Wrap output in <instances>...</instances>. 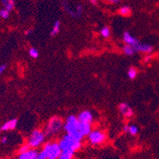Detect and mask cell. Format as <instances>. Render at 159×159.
<instances>
[{
    "instance_id": "44dd1931",
    "label": "cell",
    "mask_w": 159,
    "mask_h": 159,
    "mask_svg": "<svg viewBox=\"0 0 159 159\" xmlns=\"http://www.w3.org/2000/svg\"><path fill=\"white\" fill-rule=\"evenodd\" d=\"M29 55L33 59H38L39 56V52L36 48H30L29 49Z\"/></svg>"
},
{
    "instance_id": "4dcf8cb0",
    "label": "cell",
    "mask_w": 159,
    "mask_h": 159,
    "mask_svg": "<svg viewBox=\"0 0 159 159\" xmlns=\"http://www.w3.org/2000/svg\"><path fill=\"white\" fill-rule=\"evenodd\" d=\"M32 32H33V30H32V29H27V30L25 32V34L26 35V36H29L30 34L32 33Z\"/></svg>"
},
{
    "instance_id": "ffe728a7",
    "label": "cell",
    "mask_w": 159,
    "mask_h": 159,
    "mask_svg": "<svg viewBox=\"0 0 159 159\" xmlns=\"http://www.w3.org/2000/svg\"><path fill=\"white\" fill-rule=\"evenodd\" d=\"M100 34L101 36L104 38H107L110 37L111 35V30H110V28L108 26H103V28H101L100 29Z\"/></svg>"
},
{
    "instance_id": "cb8c5ba5",
    "label": "cell",
    "mask_w": 159,
    "mask_h": 159,
    "mask_svg": "<svg viewBox=\"0 0 159 159\" xmlns=\"http://www.w3.org/2000/svg\"><path fill=\"white\" fill-rule=\"evenodd\" d=\"M10 15V11L8 10L3 8L0 10V17L3 19H7L9 18Z\"/></svg>"
},
{
    "instance_id": "9a60e30c",
    "label": "cell",
    "mask_w": 159,
    "mask_h": 159,
    "mask_svg": "<svg viewBox=\"0 0 159 159\" xmlns=\"http://www.w3.org/2000/svg\"><path fill=\"white\" fill-rule=\"evenodd\" d=\"M123 52L125 55H127V56H131V55H134V54L136 52L135 49L131 45H128V44H125L123 47Z\"/></svg>"
},
{
    "instance_id": "8992f818",
    "label": "cell",
    "mask_w": 159,
    "mask_h": 159,
    "mask_svg": "<svg viewBox=\"0 0 159 159\" xmlns=\"http://www.w3.org/2000/svg\"><path fill=\"white\" fill-rule=\"evenodd\" d=\"M87 139L92 145L97 146L103 143L107 139L106 133L101 130H92L87 135Z\"/></svg>"
},
{
    "instance_id": "d6986e66",
    "label": "cell",
    "mask_w": 159,
    "mask_h": 159,
    "mask_svg": "<svg viewBox=\"0 0 159 159\" xmlns=\"http://www.w3.org/2000/svg\"><path fill=\"white\" fill-rule=\"evenodd\" d=\"M74 153L75 152L73 151H62L58 159H72L74 156Z\"/></svg>"
},
{
    "instance_id": "9c48e42d",
    "label": "cell",
    "mask_w": 159,
    "mask_h": 159,
    "mask_svg": "<svg viewBox=\"0 0 159 159\" xmlns=\"http://www.w3.org/2000/svg\"><path fill=\"white\" fill-rule=\"evenodd\" d=\"M123 40L124 41L125 44L131 45L133 48H134L140 42L136 37H134L133 35H131L129 32H125L124 33H123Z\"/></svg>"
},
{
    "instance_id": "d4e9b609",
    "label": "cell",
    "mask_w": 159,
    "mask_h": 159,
    "mask_svg": "<svg viewBox=\"0 0 159 159\" xmlns=\"http://www.w3.org/2000/svg\"><path fill=\"white\" fill-rule=\"evenodd\" d=\"M30 148H31V147L29 146L28 143L23 144L22 147L19 148V154H22L23 153V152H25V151H27V150H30Z\"/></svg>"
},
{
    "instance_id": "7a4b0ae2",
    "label": "cell",
    "mask_w": 159,
    "mask_h": 159,
    "mask_svg": "<svg viewBox=\"0 0 159 159\" xmlns=\"http://www.w3.org/2000/svg\"><path fill=\"white\" fill-rule=\"evenodd\" d=\"M60 147L62 151H73L76 152L80 150L82 146V143L76 138L65 134L59 141Z\"/></svg>"
},
{
    "instance_id": "30bf717a",
    "label": "cell",
    "mask_w": 159,
    "mask_h": 159,
    "mask_svg": "<svg viewBox=\"0 0 159 159\" xmlns=\"http://www.w3.org/2000/svg\"><path fill=\"white\" fill-rule=\"evenodd\" d=\"M38 154V150L33 149V148H30V150L25 151V152L19 154V158L18 159H37Z\"/></svg>"
},
{
    "instance_id": "6da1fadb",
    "label": "cell",
    "mask_w": 159,
    "mask_h": 159,
    "mask_svg": "<svg viewBox=\"0 0 159 159\" xmlns=\"http://www.w3.org/2000/svg\"><path fill=\"white\" fill-rule=\"evenodd\" d=\"M81 124V121L78 119L77 116H74V115H70L66 118L65 121L64 131L65 132L66 134L82 141L84 137L81 135V132H80Z\"/></svg>"
},
{
    "instance_id": "ba28073f",
    "label": "cell",
    "mask_w": 159,
    "mask_h": 159,
    "mask_svg": "<svg viewBox=\"0 0 159 159\" xmlns=\"http://www.w3.org/2000/svg\"><path fill=\"white\" fill-rule=\"evenodd\" d=\"M77 118L81 122L84 123V124H92L94 120L93 115L89 110L82 111L81 113H79Z\"/></svg>"
},
{
    "instance_id": "ac0fdd59",
    "label": "cell",
    "mask_w": 159,
    "mask_h": 159,
    "mask_svg": "<svg viewBox=\"0 0 159 159\" xmlns=\"http://www.w3.org/2000/svg\"><path fill=\"white\" fill-rule=\"evenodd\" d=\"M119 13L121 14L122 16L127 17V16H129L130 14H131V9L130 8V6H122L121 8L119 10Z\"/></svg>"
},
{
    "instance_id": "1f68e13d",
    "label": "cell",
    "mask_w": 159,
    "mask_h": 159,
    "mask_svg": "<svg viewBox=\"0 0 159 159\" xmlns=\"http://www.w3.org/2000/svg\"><path fill=\"white\" fill-rule=\"evenodd\" d=\"M88 1H89L92 4L96 5L97 3H98V1H99V0H88Z\"/></svg>"
},
{
    "instance_id": "3957f363",
    "label": "cell",
    "mask_w": 159,
    "mask_h": 159,
    "mask_svg": "<svg viewBox=\"0 0 159 159\" xmlns=\"http://www.w3.org/2000/svg\"><path fill=\"white\" fill-rule=\"evenodd\" d=\"M64 124H65V122L61 117L58 116H54L49 119L44 132L45 133L46 136L56 135L62 129H64Z\"/></svg>"
},
{
    "instance_id": "5b68a950",
    "label": "cell",
    "mask_w": 159,
    "mask_h": 159,
    "mask_svg": "<svg viewBox=\"0 0 159 159\" xmlns=\"http://www.w3.org/2000/svg\"><path fill=\"white\" fill-rule=\"evenodd\" d=\"M43 150L45 151L48 159H58L62 153V150L57 142H48L44 145Z\"/></svg>"
},
{
    "instance_id": "f1b7e54d",
    "label": "cell",
    "mask_w": 159,
    "mask_h": 159,
    "mask_svg": "<svg viewBox=\"0 0 159 159\" xmlns=\"http://www.w3.org/2000/svg\"><path fill=\"white\" fill-rule=\"evenodd\" d=\"M6 69V65H1L0 66V74L3 73V71Z\"/></svg>"
},
{
    "instance_id": "7402d4cb",
    "label": "cell",
    "mask_w": 159,
    "mask_h": 159,
    "mask_svg": "<svg viewBox=\"0 0 159 159\" xmlns=\"http://www.w3.org/2000/svg\"><path fill=\"white\" fill-rule=\"evenodd\" d=\"M127 133L131 135H136L138 133V128L136 125H129Z\"/></svg>"
},
{
    "instance_id": "5bb4252c",
    "label": "cell",
    "mask_w": 159,
    "mask_h": 159,
    "mask_svg": "<svg viewBox=\"0 0 159 159\" xmlns=\"http://www.w3.org/2000/svg\"><path fill=\"white\" fill-rule=\"evenodd\" d=\"M60 29H61V22H60L59 20H57V21L54 22L53 28H52V29L50 31V36L51 37H55L56 34H58V33L60 32Z\"/></svg>"
},
{
    "instance_id": "83f0119b",
    "label": "cell",
    "mask_w": 159,
    "mask_h": 159,
    "mask_svg": "<svg viewBox=\"0 0 159 159\" xmlns=\"http://www.w3.org/2000/svg\"><path fill=\"white\" fill-rule=\"evenodd\" d=\"M151 59V55H147L144 57V62H149Z\"/></svg>"
},
{
    "instance_id": "4fadbf2b",
    "label": "cell",
    "mask_w": 159,
    "mask_h": 159,
    "mask_svg": "<svg viewBox=\"0 0 159 159\" xmlns=\"http://www.w3.org/2000/svg\"><path fill=\"white\" fill-rule=\"evenodd\" d=\"M61 5H62L63 10L65 11L69 16H71L72 18H76V14L75 10H72L69 5L68 4V2L66 0H63L61 2Z\"/></svg>"
},
{
    "instance_id": "484cf974",
    "label": "cell",
    "mask_w": 159,
    "mask_h": 159,
    "mask_svg": "<svg viewBox=\"0 0 159 159\" xmlns=\"http://www.w3.org/2000/svg\"><path fill=\"white\" fill-rule=\"evenodd\" d=\"M37 159H48V156H47L46 153H45V151L43 149L41 150L40 152H38Z\"/></svg>"
},
{
    "instance_id": "2e32d148",
    "label": "cell",
    "mask_w": 159,
    "mask_h": 159,
    "mask_svg": "<svg viewBox=\"0 0 159 159\" xmlns=\"http://www.w3.org/2000/svg\"><path fill=\"white\" fill-rule=\"evenodd\" d=\"M1 2L3 3L4 8L8 10L9 11H11L15 4V0H1Z\"/></svg>"
},
{
    "instance_id": "52a82bcc",
    "label": "cell",
    "mask_w": 159,
    "mask_h": 159,
    "mask_svg": "<svg viewBox=\"0 0 159 159\" xmlns=\"http://www.w3.org/2000/svg\"><path fill=\"white\" fill-rule=\"evenodd\" d=\"M119 111L123 116L126 118H130L134 115V110L133 109L127 104V103H121L119 105Z\"/></svg>"
},
{
    "instance_id": "277c9868",
    "label": "cell",
    "mask_w": 159,
    "mask_h": 159,
    "mask_svg": "<svg viewBox=\"0 0 159 159\" xmlns=\"http://www.w3.org/2000/svg\"><path fill=\"white\" fill-rule=\"evenodd\" d=\"M45 137H46V135L43 130L38 128L34 129V131H32L29 136L27 143L31 148L36 149L44 143Z\"/></svg>"
},
{
    "instance_id": "8fae6325",
    "label": "cell",
    "mask_w": 159,
    "mask_h": 159,
    "mask_svg": "<svg viewBox=\"0 0 159 159\" xmlns=\"http://www.w3.org/2000/svg\"><path fill=\"white\" fill-rule=\"evenodd\" d=\"M135 49L136 52H142V53H146V54H150L153 52V47L148 44H142L139 42L137 45L134 48Z\"/></svg>"
},
{
    "instance_id": "e0dca14e",
    "label": "cell",
    "mask_w": 159,
    "mask_h": 159,
    "mask_svg": "<svg viewBox=\"0 0 159 159\" xmlns=\"http://www.w3.org/2000/svg\"><path fill=\"white\" fill-rule=\"evenodd\" d=\"M138 75V70L134 67H131L127 70V76L130 79H134Z\"/></svg>"
},
{
    "instance_id": "4316f807",
    "label": "cell",
    "mask_w": 159,
    "mask_h": 159,
    "mask_svg": "<svg viewBox=\"0 0 159 159\" xmlns=\"http://www.w3.org/2000/svg\"><path fill=\"white\" fill-rule=\"evenodd\" d=\"M7 142H8V138H7V136H3L1 139V143L3 144H6Z\"/></svg>"
},
{
    "instance_id": "7c38bea8",
    "label": "cell",
    "mask_w": 159,
    "mask_h": 159,
    "mask_svg": "<svg viewBox=\"0 0 159 159\" xmlns=\"http://www.w3.org/2000/svg\"><path fill=\"white\" fill-rule=\"evenodd\" d=\"M17 124H18V119H12L6 122L4 124H3V126L0 128V131L1 132H6V131H11V130H14V129L16 128L17 127Z\"/></svg>"
},
{
    "instance_id": "603a6c76",
    "label": "cell",
    "mask_w": 159,
    "mask_h": 159,
    "mask_svg": "<svg viewBox=\"0 0 159 159\" xmlns=\"http://www.w3.org/2000/svg\"><path fill=\"white\" fill-rule=\"evenodd\" d=\"M76 18H81V16L83 14V12H84V8H83V6L79 4L76 7Z\"/></svg>"
},
{
    "instance_id": "f546056e",
    "label": "cell",
    "mask_w": 159,
    "mask_h": 159,
    "mask_svg": "<svg viewBox=\"0 0 159 159\" xmlns=\"http://www.w3.org/2000/svg\"><path fill=\"white\" fill-rule=\"evenodd\" d=\"M109 2L112 4H118L120 2V0H109Z\"/></svg>"
}]
</instances>
